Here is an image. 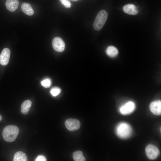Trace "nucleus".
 Instances as JSON below:
<instances>
[{"label": "nucleus", "instance_id": "f257e3e1", "mask_svg": "<svg viewBox=\"0 0 161 161\" xmlns=\"http://www.w3.org/2000/svg\"><path fill=\"white\" fill-rule=\"evenodd\" d=\"M19 133V129L16 126L8 125L6 126L2 132V136L6 142H12L16 139Z\"/></svg>", "mask_w": 161, "mask_h": 161}, {"label": "nucleus", "instance_id": "f03ea898", "mask_svg": "<svg viewBox=\"0 0 161 161\" xmlns=\"http://www.w3.org/2000/svg\"><path fill=\"white\" fill-rule=\"evenodd\" d=\"M116 133L119 137L126 139L131 136L132 130L130 126L125 122L119 123L116 129Z\"/></svg>", "mask_w": 161, "mask_h": 161}, {"label": "nucleus", "instance_id": "7ed1b4c3", "mask_svg": "<svg viewBox=\"0 0 161 161\" xmlns=\"http://www.w3.org/2000/svg\"><path fill=\"white\" fill-rule=\"evenodd\" d=\"M107 17L108 14L105 10H100L97 15L93 24L95 29L97 30H101L104 24Z\"/></svg>", "mask_w": 161, "mask_h": 161}, {"label": "nucleus", "instance_id": "20e7f679", "mask_svg": "<svg viewBox=\"0 0 161 161\" xmlns=\"http://www.w3.org/2000/svg\"><path fill=\"white\" fill-rule=\"evenodd\" d=\"M145 151L147 157L151 160L156 159L160 154V151L157 148L151 144L146 147Z\"/></svg>", "mask_w": 161, "mask_h": 161}, {"label": "nucleus", "instance_id": "39448f33", "mask_svg": "<svg viewBox=\"0 0 161 161\" xmlns=\"http://www.w3.org/2000/svg\"><path fill=\"white\" fill-rule=\"evenodd\" d=\"M66 128L70 131H74L78 129L80 127V124L79 121L76 119H69L65 122Z\"/></svg>", "mask_w": 161, "mask_h": 161}, {"label": "nucleus", "instance_id": "423d86ee", "mask_svg": "<svg viewBox=\"0 0 161 161\" xmlns=\"http://www.w3.org/2000/svg\"><path fill=\"white\" fill-rule=\"evenodd\" d=\"M52 46L54 49L58 52H62L64 49L65 44L64 41L60 37H55L52 41Z\"/></svg>", "mask_w": 161, "mask_h": 161}, {"label": "nucleus", "instance_id": "0eeeda50", "mask_svg": "<svg viewBox=\"0 0 161 161\" xmlns=\"http://www.w3.org/2000/svg\"><path fill=\"white\" fill-rule=\"evenodd\" d=\"M135 108L134 103L130 101L122 106L120 109V111L121 113L123 115H127L133 112Z\"/></svg>", "mask_w": 161, "mask_h": 161}, {"label": "nucleus", "instance_id": "6e6552de", "mask_svg": "<svg viewBox=\"0 0 161 161\" xmlns=\"http://www.w3.org/2000/svg\"><path fill=\"white\" fill-rule=\"evenodd\" d=\"M10 51L8 48L4 49L0 55V64L3 66L7 65L8 63L10 56Z\"/></svg>", "mask_w": 161, "mask_h": 161}, {"label": "nucleus", "instance_id": "1a4fd4ad", "mask_svg": "<svg viewBox=\"0 0 161 161\" xmlns=\"http://www.w3.org/2000/svg\"><path fill=\"white\" fill-rule=\"evenodd\" d=\"M150 109L154 114L160 115L161 113V102L160 100L154 101L150 104Z\"/></svg>", "mask_w": 161, "mask_h": 161}, {"label": "nucleus", "instance_id": "9d476101", "mask_svg": "<svg viewBox=\"0 0 161 161\" xmlns=\"http://www.w3.org/2000/svg\"><path fill=\"white\" fill-rule=\"evenodd\" d=\"M123 11L130 15H136L138 13L137 7L134 4H128L124 5L123 7Z\"/></svg>", "mask_w": 161, "mask_h": 161}, {"label": "nucleus", "instance_id": "9b49d317", "mask_svg": "<svg viewBox=\"0 0 161 161\" xmlns=\"http://www.w3.org/2000/svg\"><path fill=\"white\" fill-rule=\"evenodd\" d=\"M18 0H7L5 3L7 9L11 12L16 10L18 7Z\"/></svg>", "mask_w": 161, "mask_h": 161}, {"label": "nucleus", "instance_id": "f8f14e48", "mask_svg": "<svg viewBox=\"0 0 161 161\" xmlns=\"http://www.w3.org/2000/svg\"><path fill=\"white\" fill-rule=\"evenodd\" d=\"M21 8L22 11L27 15L32 16L34 14L33 10L31 5L28 3H23L21 5Z\"/></svg>", "mask_w": 161, "mask_h": 161}, {"label": "nucleus", "instance_id": "ddd939ff", "mask_svg": "<svg viewBox=\"0 0 161 161\" xmlns=\"http://www.w3.org/2000/svg\"><path fill=\"white\" fill-rule=\"evenodd\" d=\"M31 101L28 100L24 101L22 104L21 106V112L24 114H26L29 112L31 106Z\"/></svg>", "mask_w": 161, "mask_h": 161}, {"label": "nucleus", "instance_id": "4468645a", "mask_svg": "<svg viewBox=\"0 0 161 161\" xmlns=\"http://www.w3.org/2000/svg\"><path fill=\"white\" fill-rule=\"evenodd\" d=\"M106 53L109 56L111 57H114L118 55V51L115 47L110 46L106 49Z\"/></svg>", "mask_w": 161, "mask_h": 161}, {"label": "nucleus", "instance_id": "2eb2a0df", "mask_svg": "<svg viewBox=\"0 0 161 161\" xmlns=\"http://www.w3.org/2000/svg\"><path fill=\"white\" fill-rule=\"evenodd\" d=\"M27 160L26 154L21 151L17 152L15 154L13 161H26Z\"/></svg>", "mask_w": 161, "mask_h": 161}, {"label": "nucleus", "instance_id": "dca6fc26", "mask_svg": "<svg viewBox=\"0 0 161 161\" xmlns=\"http://www.w3.org/2000/svg\"><path fill=\"white\" fill-rule=\"evenodd\" d=\"M73 158L75 161H84L86 160L82 152L80 151H75L73 154Z\"/></svg>", "mask_w": 161, "mask_h": 161}, {"label": "nucleus", "instance_id": "f3484780", "mask_svg": "<svg viewBox=\"0 0 161 161\" xmlns=\"http://www.w3.org/2000/svg\"><path fill=\"white\" fill-rule=\"evenodd\" d=\"M41 83L43 87L46 88H48L51 86L52 81L50 78H47L41 81Z\"/></svg>", "mask_w": 161, "mask_h": 161}, {"label": "nucleus", "instance_id": "a211bd4d", "mask_svg": "<svg viewBox=\"0 0 161 161\" xmlns=\"http://www.w3.org/2000/svg\"><path fill=\"white\" fill-rule=\"evenodd\" d=\"M61 91V89L57 87L52 88L50 90V92L53 96H56L58 95Z\"/></svg>", "mask_w": 161, "mask_h": 161}, {"label": "nucleus", "instance_id": "6ab92c4d", "mask_svg": "<svg viewBox=\"0 0 161 161\" xmlns=\"http://www.w3.org/2000/svg\"><path fill=\"white\" fill-rule=\"evenodd\" d=\"M61 4L66 8H70L71 4L68 0H59Z\"/></svg>", "mask_w": 161, "mask_h": 161}, {"label": "nucleus", "instance_id": "aec40b11", "mask_svg": "<svg viewBox=\"0 0 161 161\" xmlns=\"http://www.w3.org/2000/svg\"><path fill=\"white\" fill-rule=\"evenodd\" d=\"M46 157L41 155L38 156L35 160V161H46Z\"/></svg>", "mask_w": 161, "mask_h": 161}, {"label": "nucleus", "instance_id": "412c9836", "mask_svg": "<svg viewBox=\"0 0 161 161\" xmlns=\"http://www.w3.org/2000/svg\"><path fill=\"white\" fill-rule=\"evenodd\" d=\"M2 119V117L1 116L0 114V121H1Z\"/></svg>", "mask_w": 161, "mask_h": 161}, {"label": "nucleus", "instance_id": "4be33fe9", "mask_svg": "<svg viewBox=\"0 0 161 161\" xmlns=\"http://www.w3.org/2000/svg\"><path fill=\"white\" fill-rule=\"evenodd\" d=\"M72 1H78V0H72Z\"/></svg>", "mask_w": 161, "mask_h": 161}]
</instances>
